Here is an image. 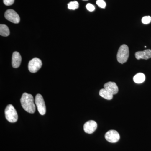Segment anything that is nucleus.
<instances>
[{
    "instance_id": "18",
    "label": "nucleus",
    "mask_w": 151,
    "mask_h": 151,
    "mask_svg": "<svg viewBox=\"0 0 151 151\" xmlns=\"http://www.w3.org/2000/svg\"><path fill=\"white\" fill-rule=\"evenodd\" d=\"M86 8L87 9L89 12H93L95 10V7L94 5L91 4H88L86 5Z\"/></svg>"
},
{
    "instance_id": "4",
    "label": "nucleus",
    "mask_w": 151,
    "mask_h": 151,
    "mask_svg": "<svg viewBox=\"0 0 151 151\" xmlns=\"http://www.w3.org/2000/svg\"><path fill=\"white\" fill-rule=\"evenodd\" d=\"M35 103L40 114L44 115L46 113V106L43 97L40 94H37L35 98Z\"/></svg>"
},
{
    "instance_id": "12",
    "label": "nucleus",
    "mask_w": 151,
    "mask_h": 151,
    "mask_svg": "<svg viewBox=\"0 0 151 151\" xmlns=\"http://www.w3.org/2000/svg\"><path fill=\"white\" fill-rule=\"evenodd\" d=\"M99 94L101 97L105 98L106 100H111L113 98V94L105 88L101 89L100 90L99 92Z\"/></svg>"
},
{
    "instance_id": "3",
    "label": "nucleus",
    "mask_w": 151,
    "mask_h": 151,
    "mask_svg": "<svg viewBox=\"0 0 151 151\" xmlns=\"http://www.w3.org/2000/svg\"><path fill=\"white\" fill-rule=\"evenodd\" d=\"M6 119L11 123H15L18 120V116L16 110L12 105H7L5 110Z\"/></svg>"
},
{
    "instance_id": "20",
    "label": "nucleus",
    "mask_w": 151,
    "mask_h": 151,
    "mask_svg": "<svg viewBox=\"0 0 151 151\" xmlns=\"http://www.w3.org/2000/svg\"><path fill=\"white\" fill-rule=\"evenodd\" d=\"M83 1H88V0H83Z\"/></svg>"
},
{
    "instance_id": "14",
    "label": "nucleus",
    "mask_w": 151,
    "mask_h": 151,
    "mask_svg": "<svg viewBox=\"0 0 151 151\" xmlns=\"http://www.w3.org/2000/svg\"><path fill=\"white\" fill-rule=\"evenodd\" d=\"M10 34V31L7 26L5 24L0 25V35L4 37L8 36Z\"/></svg>"
},
{
    "instance_id": "9",
    "label": "nucleus",
    "mask_w": 151,
    "mask_h": 151,
    "mask_svg": "<svg viewBox=\"0 0 151 151\" xmlns=\"http://www.w3.org/2000/svg\"><path fill=\"white\" fill-rule=\"evenodd\" d=\"M135 57L137 59L147 60L151 58V50L147 49L143 51H138L135 53Z\"/></svg>"
},
{
    "instance_id": "8",
    "label": "nucleus",
    "mask_w": 151,
    "mask_h": 151,
    "mask_svg": "<svg viewBox=\"0 0 151 151\" xmlns=\"http://www.w3.org/2000/svg\"><path fill=\"white\" fill-rule=\"evenodd\" d=\"M97 123L94 121H89L86 122L84 126V130L85 133L88 134H92L97 129Z\"/></svg>"
},
{
    "instance_id": "19",
    "label": "nucleus",
    "mask_w": 151,
    "mask_h": 151,
    "mask_svg": "<svg viewBox=\"0 0 151 151\" xmlns=\"http://www.w3.org/2000/svg\"><path fill=\"white\" fill-rule=\"evenodd\" d=\"M4 4L6 6L12 5L14 2V0H3Z\"/></svg>"
},
{
    "instance_id": "11",
    "label": "nucleus",
    "mask_w": 151,
    "mask_h": 151,
    "mask_svg": "<svg viewBox=\"0 0 151 151\" xmlns=\"http://www.w3.org/2000/svg\"><path fill=\"white\" fill-rule=\"evenodd\" d=\"M22 62V57L17 52H14L12 57V65L14 68L19 67Z\"/></svg>"
},
{
    "instance_id": "7",
    "label": "nucleus",
    "mask_w": 151,
    "mask_h": 151,
    "mask_svg": "<svg viewBox=\"0 0 151 151\" xmlns=\"http://www.w3.org/2000/svg\"><path fill=\"white\" fill-rule=\"evenodd\" d=\"M106 140L109 142L116 143L120 140V136L119 133L115 130H110L105 134Z\"/></svg>"
},
{
    "instance_id": "10",
    "label": "nucleus",
    "mask_w": 151,
    "mask_h": 151,
    "mask_svg": "<svg viewBox=\"0 0 151 151\" xmlns=\"http://www.w3.org/2000/svg\"><path fill=\"white\" fill-rule=\"evenodd\" d=\"M104 88L112 93L113 95L118 93L119 92V88L116 83L110 81L105 84Z\"/></svg>"
},
{
    "instance_id": "5",
    "label": "nucleus",
    "mask_w": 151,
    "mask_h": 151,
    "mask_svg": "<svg viewBox=\"0 0 151 151\" xmlns=\"http://www.w3.org/2000/svg\"><path fill=\"white\" fill-rule=\"evenodd\" d=\"M42 65V62L40 59L37 58H35L29 63V70L31 73H36L40 70Z\"/></svg>"
},
{
    "instance_id": "1",
    "label": "nucleus",
    "mask_w": 151,
    "mask_h": 151,
    "mask_svg": "<svg viewBox=\"0 0 151 151\" xmlns=\"http://www.w3.org/2000/svg\"><path fill=\"white\" fill-rule=\"evenodd\" d=\"M20 102L22 107L25 111L30 113L35 112V105L32 95L27 93H24L21 98Z\"/></svg>"
},
{
    "instance_id": "2",
    "label": "nucleus",
    "mask_w": 151,
    "mask_h": 151,
    "mask_svg": "<svg viewBox=\"0 0 151 151\" xmlns=\"http://www.w3.org/2000/svg\"><path fill=\"white\" fill-rule=\"evenodd\" d=\"M129 55V50L127 45H123L120 47L117 53V58L118 62L123 64L128 60Z\"/></svg>"
},
{
    "instance_id": "17",
    "label": "nucleus",
    "mask_w": 151,
    "mask_h": 151,
    "mask_svg": "<svg viewBox=\"0 0 151 151\" xmlns=\"http://www.w3.org/2000/svg\"><path fill=\"white\" fill-rule=\"evenodd\" d=\"M96 3L98 6L101 8L104 9L106 7V3L104 0H97Z\"/></svg>"
},
{
    "instance_id": "6",
    "label": "nucleus",
    "mask_w": 151,
    "mask_h": 151,
    "mask_svg": "<svg viewBox=\"0 0 151 151\" xmlns=\"http://www.w3.org/2000/svg\"><path fill=\"white\" fill-rule=\"evenodd\" d=\"M4 16L7 20L13 23H19L20 20L18 14L13 9H9L6 11Z\"/></svg>"
},
{
    "instance_id": "16",
    "label": "nucleus",
    "mask_w": 151,
    "mask_h": 151,
    "mask_svg": "<svg viewBox=\"0 0 151 151\" xmlns=\"http://www.w3.org/2000/svg\"><path fill=\"white\" fill-rule=\"evenodd\" d=\"M142 22L144 24H147L151 22V17L150 16H145L143 17L142 20Z\"/></svg>"
},
{
    "instance_id": "15",
    "label": "nucleus",
    "mask_w": 151,
    "mask_h": 151,
    "mask_svg": "<svg viewBox=\"0 0 151 151\" xmlns=\"http://www.w3.org/2000/svg\"><path fill=\"white\" fill-rule=\"evenodd\" d=\"M79 7V4L76 1L70 2L68 4V8L70 10H75Z\"/></svg>"
},
{
    "instance_id": "13",
    "label": "nucleus",
    "mask_w": 151,
    "mask_h": 151,
    "mask_svg": "<svg viewBox=\"0 0 151 151\" xmlns=\"http://www.w3.org/2000/svg\"><path fill=\"white\" fill-rule=\"evenodd\" d=\"M133 80L137 84H141L145 81V76L144 73H137L134 76Z\"/></svg>"
}]
</instances>
